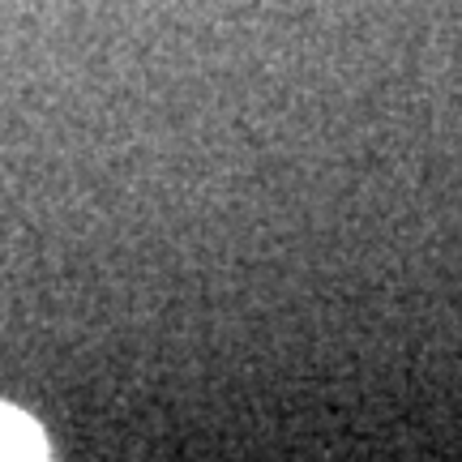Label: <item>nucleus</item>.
Here are the masks:
<instances>
[{"label": "nucleus", "mask_w": 462, "mask_h": 462, "mask_svg": "<svg viewBox=\"0 0 462 462\" xmlns=\"http://www.w3.org/2000/svg\"><path fill=\"white\" fill-rule=\"evenodd\" d=\"M0 458H43L39 429L9 407H0Z\"/></svg>", "instance_id": "1"}]
</instances>
